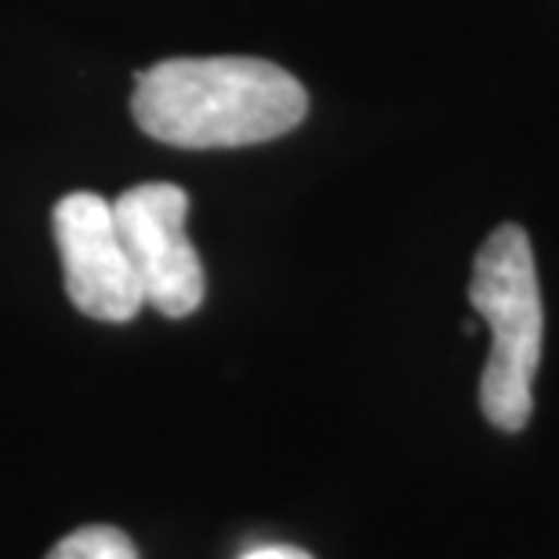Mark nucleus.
Listing matches in <instances>:
<instances>
[{
    "instance_id": "obj_3",
    "label": "nucleus",
    "mask_w": 559,
    "mask_h": 559,
    "mask_svg": "<svg viewBox=\"0 0 559 559\" xmlns=\"http://www.w3.org/2000/svg\"><path fill=\"white\" fill-rule=\"evenodd\" d=\"M189 197L175 182H142L114 200V218L135 265L145 306L186 320L204 306L207 276L186 233Z\"/></svg>"
},
{
    "instance_id": "obj_6",
    "label": "nucleus",
    "mask_w": 559,
    "mask_h": 559,
    "mask_svg": "<svg viewBox=\"0 0 559 559\" xmlns=\"http://www.w3.org/2000/svg\"><path fill=\"white\" fill-rule=\"evenodd\" d=\"M237 559H312L306 549H295V545H259V549H248Z\"/></svg>"
},
{
    "instance_id": "obj_4",
    "label": "nucleus",
    "mask_w": 559,
    "mask_h": 559,
    "mask_svg": "<svg viewBox=\"0 0 559 559\" xmlns=\"http://www.w3.org/2000/svg\"><path fill=\"white\" fill-rule=\"evenodd\" d=\"M51 226L73 306L103 323L135 320L145 295L120 240L114 204L98 193H66L51 211Z\"/></svg>"
},
{
    "instance_id": "obj_5",
    "label": "nucleus",
    "mask_w": 559,
    "mask_h": 559,
    "mask_svg": "<svg viewBox=\"0 0 559 559\" xmlns=\"http://www.w3.org/2000/svg\"><path fill=\"white\" fill-rule=\"evenodd\" d=\"M44 559H139L135 542L117 527H81L55 545Z\"/></svg>"
},
{
    "instance_id": "obj_1",
    "label": "nucleus",
    "mask_w": 559,
    "mask_h": 559,
    "mask_svg": "<svg viewBox=\"0 0 559 559\" xmlns=\"http://www.w3.org/2000/svg\"><path fill=\"white\" fill-rule=\"evenodd\" d=\"M135 124L178 150H237L295 131L309 114L298 76L251 55L167 59L135 76Z\"/></svg>"
},
{
    "instance_id": "obj_2",
    "label": "nucleus",
    "mask_w": 559,
    "mask_h": 559,
    "mask_svg": "<svg viewBox=\"0 0 559 559\" xmlns=\"http://www.w3.org/2000/svg\"><path fill=\"white\" fill-rule=\"evenodd\" d=\"M468 301L490 328V356L479 378V407L501 432H520L534 415V374L542 364L545 306L527 229L498 226L473 265Z\"/></svg>"
}]
</instances>
